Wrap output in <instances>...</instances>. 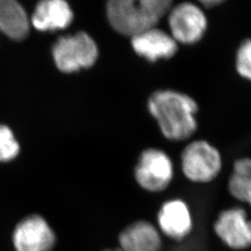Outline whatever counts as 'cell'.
I'll return each mask as SVG.
<instances>
[{
	"label": "cell",
	"mask_w": 251,
	"mask_h": 251,
	"mask_svg": "<svg viewBox=\"0 0 251 251\" xmlns=\"http://www.w3.org/2000/svg\"><path fill=\"white\" fill-rule=\"evenodd\" d=\"M12 239L16 251H50L56 243L50 226L37 215L23 220L16 226Z\"/></svg>",
	"instance_id": "cell-8"
},
{
	"label": "cell",
	"mask_w": 251,
	"mask_h": 251,
	"mask_svg": "<svg viewBox=\"0 0 251 251\" xmlns=\"http://www.w3.org/2000/svg\"><path fill=\"white\" fill-rule=\"evenodd\" d=\"M198 1L206 8H212L217 5L222 4L225 0H198Z\"/></svg>",
	"instance_id": "cell-17"
},
{
	"label": "cell",
	"mask_w": 251,
	"mask_h": 251,
	"mask_svg": "<svg viewBox=\"0 0 251 251\" xmlns=\"http://www.w3.org/2000/svg\"><path fill=\"white\" fill-rule=\"evenodd\" d=\"M123 251L122 250H120V249H117V250H107V251Z\"/></svg>",
	"instance_id": "cell-18"
},
{
	"label": "cell",
	"mask_w": 251,
	"mask_h": 251,
	"mask_svg": "<svg viewBox=\"0 0 251 251\" xmlns=\"http://www.w3.org/2000/svg\"><path fill=\"white\" fill-rule=\"evenodd\" d=\"M26 12L17 0H0V33L14 40H22L29 33Z\"/></svg>",
	"instance_id": "cell-13"
},
{
	"label": "cell",
	"mask_w": 251,
	"mask_h": 251,
	"mask_svg": "<svg viewBox=\"0 0 251 251\" xmlns=\"http://www.w3.org/2000/svg\"><path fill=\"white\" fill-rule=\"evenodd\" d=\"M134 177L142 188L150 193H161L174 179V165L164 150L150 147L144 150L135 167Z\"/></svg>",
	"instance_id": "cell-4"
},
{
	"label": "cell",
	"mask_w": 251,
	"mask_h": 251,
	"mask_svg": "<svg viewBox=\"0 0 251 251\" xmlns=\"http://www.w3.org/2000/svg\"><path fill=\"white\" fill-rule=\"evenodd\" d=\"M214 232L232 250L251 247V221L243 207L233 206L221 211L214 223Z\"/></svg>",
	"instance_id": "cell-6"
},
{
	"label": "cell",
	"mask_w": 251,
	"mask_h": 251,
	"mask_svg": "<svg viewBox=\"0 0 251 251\" xmlns=\"http://www.w3.org/2000/svg\"><path fill=\"white\" fill-rule=\"evenodd\" d=\"M57 67L64 73L76 72L92 66L98 58V48L87 33L60 37L52 48Z\"/></svg>",
	"instance_id": "cell-5"
},
{
	"label": "cell",
	"mask_w": 251,
	"mask_h": 251,
	"mask_svg": "<svg viewBox=\"0 0 251 251\" xmlns=\"http://www.w3.org/2000/svg\"><path fill=\"white\" fill-rule=\"evenodd\" d=\"M180 169L194 183H209L223 170V156L219 149L206 140L189 143L180 153Z\"/></svg>",
	"instance_id": "cell-3"
},
{
	"label": "cell",
	"mask_w": 251,
	"mask_h": 251,
	"mask_svg": "<svg viewBox=\"0 0 251 251\" xmlns=\"http://www.w3.org/2000/svg\"><path fill=\"white\" fill-rule=\"evenodd\" d=\"M171 36L177 43L192 45L203 37L206 18L203 11L192 3H180L171 9L169 16Z\"/></svg>",
	"instance_id": "cell-7"
},
{
	"label": "cell",
	"mask_w": 251,
	"mask_h": 251,
	"mask_svg": "<svg viewBox=\"0 0 251 251\" xmlns=\"http://www.w3.org/2000/svg\"><path fill=\"white\" fill-rule=\"evenodd\" d=\"M118 240L123 251H161L159 230L147 221H136L126 226Z\"/></svg>",
	"instance_id": "cell-11"
},
{
	"label": "cell",
	"mask_w": 251,
	"mask_h": 251,
	"mask_svg": "<svg viewBox=\"0 0 251 251\" xmlns=\"http://www.w3.org/2000/svg\"><path fill=\"white\" fill-rule=\"evenodd\" d=\"M228 191L234 199L251 206V157H242L233 163Z\"/></svg>",
	"instance_id": "cell-14"
},
{
	"label": "cell",
	"mask_w": 251,
	"mask_h": 251,
	"mask_svg": "<svg viewBox=\"0 0 251 251\" xmlns=\"http://www.w3.org/2000/svg\"><path fill=\"white\" fill-rule=\"evenodd\" d=\"M74 14L66 0H41L32 16V24L39 31L62 30L72 23Z\"/></svg>",
	"instance_id": "cell-12"
},
{
	"label": "cell",
	"mask_w": 251,
	"mask_h": 251,
	"mask_svg": "<svg viewBox=\"0 0 251 251\" xmlns=\"http://www.w3.org/2000/svg\"><path fill=\"white\" fill-rule=\"evenodd\" d=\"M235 68L242 78L251 82V39L245 40L239 47L235 58Z\"/></svg>",
	"instance_id": "cell-16"
},
{
	"label": "cell",
	"mask_w": 251,
	"mask_h": 251,
	"mask_svg": "<svg viewBox=\"0 0 251 251\" xmlns=\"http://www.w3.org/2000/svg\"><path fill=\"white\" fill-rule=\"evenodd\" d=\"M147 109L169 141H186L198 130L199 106L185 92L172 89L154 90L147 100Z\"/></svg>",
	"instance_id": "cell-1"
},
{
	"label": "cell",
	"mask_w": 251,
	"mask_h": 251,
	"mask_svg": "<svg viewBox=\"0 0 251 251\" xmlns=\"http://www.w3.org/2000/svg\"><path fill=\"white\" fill-rule=\"evenodd\" d=\"M171 4L172 0H108V20L119 34L133 36L155 27Z\"/></svg>",
	"instance_id": "cell-2"
},
{
	"label": "cell",
	"mask_w": 251,
	"mask_h": 251,
	"mask_svg": "<svg viewBox=\"0 0 251 251\" xmlns=\"http://www.w3.org/2000/svg\"><path fill=\"white\" fill-rule=\"evenodd\" d=\"M131 45L136 53L151 63L169 60L178 51V43L171 35L156 27L131 36Z\"/></svg>",
	"instance_id": "cell-10"
},
{
	"label": "cell",
	"mask_w": 251,
	"mask_h": 251,
	"mask_svg": "<svg viewBox=\"0 0 251 251\" xmlns=\"http://www.w3.org/2000/svg\"><path fill=\"white\" fill-rule=\"evenodd\" d=\"M158 228L166 236L180 241L193 230L194 221L188 204L180 199L167 200L157 212Z\"/></svg>",
	"instance_id": "cell-9"
},
{
	"label": "cell",
	"mask_w": 251,
	"mask_h": 251,
	"mask_svg": "<svg viewBox=\"0 0 251 251\" xmlns=\"http://www.w3.org/2000/svg\"><path fill=\"white\" fill-rule=\"evenodd\" d=\"M20 151L18 142L12 131L6 126L0 125V161H9L17 156Z\"/></svg>",
	"instance_id": "cell-15"
}]
</instances>
